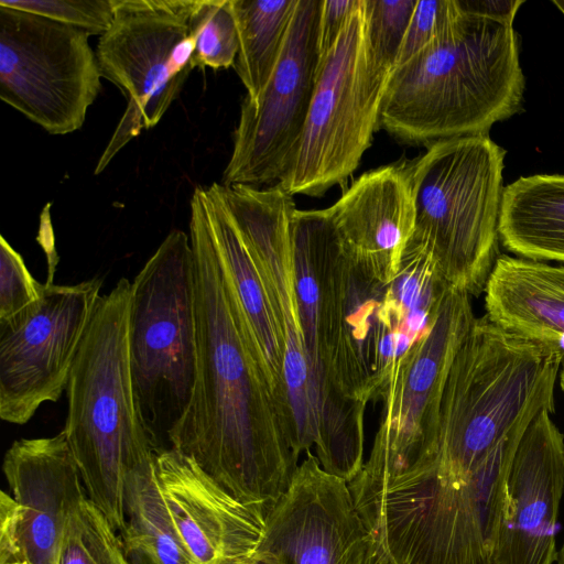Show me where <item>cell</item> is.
Returning a JSON list of instances; mask_svg holds the SVG:
<instances>
[{
    "mask_svg": "<svg viewBox=\"0 0 564 564\" xmlns=\"http://www.w3.org/2000/svg\"><path fill=\"white\" fill-rule=\"evenodd\" d=\"M197 370L192 403L172 448L267 519L301 454L293 411L276 398L223 267L205 187L191 198Z\"/></svg>",
    "mask_w": 564,
    "mask_h": 564,
    "instance_id": "obj_1",
    "label": "cell"
},
{
    "mask_svg": "<svg viewBox=\"0 0 564 564\" xmlns=\"http://www.w3.org/2000/svg\"><path fill=\"white\" fill-rule=\"evenodd\" d=\"M292 245L308 370L312 447L328 473L364 464L365 413L382 399L409 341L398 330L388 284L347 253L325 209H295Z\"/></svg>",
    "mask_w": 564,
    "mask_h": 564,
    "instance_id": "obj_2",
    "label": "cell"
},
{
    "mask_svg": "<svg viewBox=\"0 0 564 564\" xmlns=\"http://www.w3.org/2000/svg\"><path fill=\"white\" fill-rule=\"evenodd\" d=\"M552 365L516 425L465 479L431 474L348 482L372 552L391 564H492L507 506V480L527 426L554 409Z\"/></svg>",
    "mask_w": 564,
    "mask_h": 564,
    "instance_id": "obj_3",
    "label": "cell"
},
{
    "mask_svg": "<svg viewBox=\"0 0 564 564\" xmlns=\"http://www.w3.org/2000/svg\"><path fill=\"white\" fill-rule=\"evenodd\" d=\"M524 76L513 23L465 13L394 67L379 127L408 143L488 134L521 109Z\"/></svg>",
    "mask_w": 564,
    "mask_h": 564,
    "instance_id": "obj_4",
    "label": "cell"
},
{
    "mask_svg": "<svg viewBox=\"0 0 564 564\" xmlns=\"http://www.w3.org/2000/svg\"><path fill=\"white\" fill-rule=\"evenodd\" d=\"M130 301L127 278L101 295L70 370L63 430L88 499L119 535L127 480L155 458L131 377Z\"/></svg>",
    "mask_w": 564,
    "mask_h": 564,
    "instance_id": "obj_5",
    "label": "cell"
},
{
    "mask_svg": "<svg viewBox=\"0 0 564 564\" xmlns=\"http://www.w3.org/2000/svg\"><path fill=\"white\" fill-rule=\"evenodd\" d=\"M506 151L488 134L446 139L406 165L415 207L411 241L442 278L478 296L498 254Z\"/></svg>",
    "mask_w": 564,
    "mask_h": 564,
    "instance_id": "obj_6",
    "label": "cell"
},
{
    "mask_svg": "<svg viewBox=\"0 0 564 564\" xmlns=\"http://www.w3.org/2000/svg\"><path fill=\"white\" fill-rule=\"evenodd\" d=\"M129 358L139 413L156 452L171 449L196 382L189 235L172 230L131 282Z\"/></svg>",
    "mask_w": 564,
    "mask_h": 564,
    "instance_id": "obj_7",
    "label": "cell"
},
{
    "mask_svg": "<svg viewBox=\"0 0 564 564\" xmlns=\"http://www.w3.org/2000/svg\"><path fill=\"white\" fill-rule=\"evenodd\" d=\"M563 358V351L510 333L486 315L475 317L446 378L434 464L419 474L465 479L516 425L549 368Z\"/></svg>",
    "mask_w": 564,
    "mask_h": 564,
    "instance_id": "obj_8",
    "label": "cell"
},
{
    "mask_svg": "<svg viewBox=\"0 0 564 564\" xmlns=\"http://www.w3.org/2000/svg\"><path fill=\"white\" fill-rule=\"evenodd\" d=\"M391 73L376 66L359 0L335 45L318 64L305 127L278 183L292 195L322 196L358 167L379 127Z\"/></svg>",
    "mask_w": 564,
    "mask_h": 564,
    "instance_id": "obj_9",
    "label": "cell"
},
{
    "mask_svg": "<svg viewBox=\"0 0 564 564\" xmlns=\"http://www.w3.org/2000/svg\"><path fill=\"white\" fill-rule=\"evenodd\" d=\"M197 0H113L115 18L96 56L102 77L127 108L95 169L100 174L142 130L156 126L178 97L192 66L188 20Z\"/></svg>",
    "mask_w": 564,
    "mask_h": 564,
    "instance_id": "obj_10",
    "label": "cell"
},
{
    "mask_svg": "<svg viewBox=\"0 0 564 564\" xmlns=\"http://www.w3.org/2000/svg\"><path fill=\"white\" fill-rule=\"evenodd\" d=\"M474 319L470 295L449 286L429 332L392 368L369 458L355 478L386 480L433 466L446 378Z\"/></svg>",
    "mask_w": 564,
    "mask_h": 564,
    "instance_id": "obj_11",
    "label": "cell"
},
{
    "mask_svg": "<svg viewBox=\"0 0 564 564\" xmlns=\"http://www.w3.org/2000/svg\"><path fill=\"white\" fill-rule=\"evenodd\" d=\"M90 35L0 7V98L50 134L80 129L102 77Z\"/></svg>",
    "mask_w": 564,
    "mask_h": 564,
    "instance_id": "obj_12",
    "label": "cell"
},
{
    "mask_svg": "<svg viewBox=\"0 0 564 564\" xmlns=\"http://www.w3.org/2000/svg\"><path fill=\"white\" fill-rule=\"evenodd\" d=\"M102 279L43 284L40 300L0 323V417L25 424L44 402L66 391Z\"/></svg>",
    "mask_w": 564,
    "mask_h": 564,
    "instance_id": "obj_13",
    "label": "cell"
},
{
    "mask_svg": "<svg viewBox=\"0 0 564 564\" xmlns=\"http://www.w3.org/2000/svg\"><path fill=\"white\" fill-rule=\"evenodd\" d=\"M323 0H299L280 59L261 91L245 97L223 185L278 184L301 140L318 72Z\"/></svg>",
    "mask_w": 564,
    "mask_h": 564,
    "instance_id": "obj_14",
    "label": "cell"
},
{
    "mask_svg": "<svg viewBox=\"0 0 564 564\" xmlns=\"http://www.w3.org/2000/svg\"><path fill=\"white\" fill-rule=\"evenodd\" d=\"M219 192L256 263L275 313L284 347V373L300 451H311L308 370L292 245V217L296 209L293 195L279 184L267 188L220 184Z\"/></svg>",
    "mask_w": 564,
    "mask_h": 564,
    "instance_id": "obj_15",
    "label": "cell"
},
{
    "mask_svg": "<svg viewBox=\"0 0 564 564\" xmlns=\"http://www.w3.org/2000/svg\"><path fill=\"white\" fill-rule=\"evenodd\" d=\"M371 536L345 479L306 451L257 546L282 564H368Z\"/></svg>",
    "mask_w": 564,
    "mask_h": 564,
    "instance_id": "obj_16",
    "label": "cell"
},
{
    "mask_svg": "<svg viewBox=\"0 0 564 564\" xmlns=\"http://www.w3.org/2000/svg\"><path fill=\"white\" fill-rule=\"evenodd\" d=\"M542 409L527 426L507 480V506L492 564H553L564 489V436Z\"/></svg>",
    "mask_w": 564,
    "mask_h": 564,
    "instance_id": "obj_17",
    "label": "cell"
},
{
    "mask_svg": "<svg viewBox=\"0 0 564 564\" xmlns=\"http://www.w3.org/2000/svg\"><path fill=\"white\" fill-rule=\"evenodd\" d=\"M155 474L174 528L195 564H220L252 552L265 518L241 503L189 456L155 453Z\"/></svg>",
    "mask_w": 564,
    "mask_h": 564,
    "instance_id": "obj_18",
    "label": "cell"
},
{
    "mask_svg": "<svg viewBox=\"0 0 564 564\" xmlns=\"http://www.w3.org/2000/svg\"><path fill=\"white\" fill-rule=\"evenodd\" d=\"M2 470L20 507L23 561L56 564L66 520L87 497L64 432L14 441Z\"/></svg>",
    "mask_w": 564,
    "mask_h": 564,
    "instance_id": "obj_19",
    "label": "cell"
},
{
    "mask_svg": "<svg viewBox=\"0 0 564 564\" xmlns=\"http://www.w3.org/2000/svg\"><path fill=\"white\" fill-rule=\"evenodd\" d=\"M327 212L347 253L378 281L390 284L415 228L406 165L364 173Z\"/></svg>",
    "mask_w": 564,
    "mask_h": 564,
    "instance_id": "obj_20",
    "label": "cell"
},
{
    "mask_svg": "<svg viewBox=\"0 0 564 564\" xmlns=\"http://www.w3.org/2000/svg\"><path fill=\"white\" fill-rule=\"evenodd\" d=\"M484 292L492 323L564 352V263L499 256Z\"/></svg>",
    "mask_w": 564,
    "mask_h": 564,
    "instance_id": "obj_21",
    "label": "cell"
},
{
    "mask_svg": "<svg viewBox=\"0 0 564 564\" xmlns=\"http://www.w3.org/2000/svg\"><path fill=\"white\" fill-rule=\"evenodd\" d=\"M205 198L223 267L236 292L272 389L278 400L292 410L284 373L283 341L263 282L224 203L218 183L205 187Z\"/></svg>",
    "mask_w": 564,
    "mask_h": 564,
    "instance_id": "obj_22",
    "label": "cell"
},
{
    "mask_svg": "<svg viewBox=\"0 0 564 564\" xmlns=\"http://www.w3.org/2000/svg\"><path fill=\"white\" fill-rule=\"evenodd\" d=\"M498 231L521 258L564 263V174L521 176L506 186Z\"/></svg>",
    "mask_w": 564,
    "mask_h": 564,
    "instance_id": "obj_23",
    "label": "cell"
},
{
    "mask_svg": "<svg viewBox=\"0 0 564 564\" xmlns=\"http://www.w3.org/2000/svg\"><path fill=\"white\" fill-rule=\"evenodd\" d=\"M124 516L120 538L131 564H195L167 512L154 460L129 476Z\"/></svg>",
    "mask_w": 564,
    "mask_h": 564,
    "instance_id": "obj_24",
    "label": "cell"
},
{
    "mask_svg": "<svg viewBox=\"0 0 564 564\" xmlns=\"http://www.w3.org/2000/svg\"><path fill=\"white\" fill-rule=\"evenodd\" d=\"M299 0H230L239 48L234 68L254 101L282 54Z\"/></svg>",
    "mask_w": 564,
    "mask_h": 564,
    "instance_id": "obj_25",
    "label": "cell"
},
{
    "mask_svg": "<svg viewBox=\"0 0 564 564\" xmlns=\"http://www.w3.org/2000/svg\"><path fill=\"white\" fill-rule=\"evenodd\" d=\"M56 564H131L119 533L86 497L68 516Z\"/></svg>",
    "mask_w": 564,
    "mask_h": 564,
    "instance_id": "obj_26",
    "label": "cell"
},
{
    "mask_svg": "<svg viewBox=\"0 0 564 564\" xmlns=\"http://www.w3.org/2000/svg\"><path fill=\"white\" fill-rule=\"evenodd\" d=\"M188 28L195 40L193 69L234 66L239 40L230 0H197Z\"/></svg>",
    "mask_w": 564,
    "mask_h": 564,
    "instance_id": "obj_27",
    "label": "cell"
},
{
    "mask_svg": "<svg viewBox=\"0 0 564 564\" xmlns=\"http://www.w3.org/2000/svg\"><path fill=\"white\" fill-rule=\"evenodd\" d=\"M367 37L377 67L392 73L417 0H364Z\"/></svg>",
    "mask_w": 564,
    "mask_h": 564,
    "instance_id": "obj_28",
    "label": "cell"
},
{
    "mask_svg": "<svg viewBox=\"0 0 564 564\" xmlns=\"http://www.w3.org/2000/svg\"><path fill=\"white\" fill-rule=\"evenodd\" d=\"M0 7L36 14L100 36L115 18L113 0H0Z\"/></svg>",
    "mask_w": 564,
    "mask_h": 564,
    "instance_id": "obj_29",
    "label": "cell"
},
{
    "mask_svg": "<svg viewBox=\"0 0 564 564\" xmlns=\"http://www.w3.org/2000/svg\"><path fill=\"white\" fill-rule=\"evenodd\" d=\"M42 289L43 284L32 276L22 256L0 236V323L36 303Z\"/></svg>",
    "mask_w": 564,
    "mask_h": 564,
    "instance_id": "obj_30",
    "label": "cell"
},
{
    "mask_svg": "<svg viewBox=\"0 0 564 564\" xmlns=\"http://www.w3.org/2000/svg\"><path fill=\"white\" fill-rule=\"evenodd\" d=\"M462 14L463 10L458 0H417L399 52L395 67L405 63L434 42Z\"/></svg>",
    "mask_w": 564,
    "mask_h": 564,
    "instance_id": "obj_31",
    "label": "cell"
},
{
    "mask_svg": "<svg viewBox=\"0 0 564 564\" xmlns=\"http://www.w3.org/2000/svg\"><path fill=\"white\" fill-rule=\"evenodd\" d=\"M23 561L21 550V514L14 498L0 492V564Z\"/></svg>",
    "mask_w": 564,
    "mask_h": 564,
    "instance_id": "obj_32",
    "label": "cell"
},
{
    "mask_svg": "<svg viewBox=\"0 0 564 564\" xmlns=\"http://www.w3.org/2000/svg\"><path fill=\"white\" fill-rule=\"evenodd\" d=\"M359 0H323L318 23V64L335 45Z\"/></svg>",
    "mask_w": 564,
    "mask_h": 564,
    "instance_id": "obj_33",
    "label": "cell"
},
{
    "mask_svg": "<svg viewBox=\"0 0 564 564\" xmlns=\"http://www.w3.org/2000/svg\"><path fill=\"white\" fill-rule=\"evenodd\" d=\"M465 13L513 23L522 0H458Z\"/></svg>",
    "mask_w": 564,
    "mask_h": 564,
    "instance_id": "obj_34",
    "label": "cell"
},
{
    "mask_svg": "<svg viewBox=\"0 0 564 564\" xmlns=\"http://www.w3.org/2000/svg\"><path fill=\"white\" fill-rule=\"evenodd\" d=\"M220 564H282L281 561L270 552L256 549L252 552L228 558Z\"/></svg>",
    "mask_w": 564,
    "mask_h": 564,
    "instance_id": "obj_35",
    "label": "cell"
},
{
    "mask_svg": "<svg viewBox=\"0 0 564 564\" xmlns=\"http://www.w3.org/2000/svg\"><path fill=\"white\" fill-rule=\"evenodd\" d=\"M368 564H391L389 562H387L386 560L379 557L378 555H376L372 551H371V555H370V558H369V562Z\"/></svg>",
    "mask_w": 564,
    "mask_h": 564,
    "instance_id": "obj_36",
    "label": "cell"
},
{
    "mask_svg": "<svg viewBox=\"0 0 564 564\" xmlns=\"http://www.w3.org/2000/svg\"><path fill=\"white\" fill-rule=\"evenodd\" d=\"M556 562L557 564H564V543L562 544L561 550L557 552Z\"/></svg>",
    "mask_w": 564,
    "mask_h": 564,
    "instance_id": "obj_37",
    "label": "cell"
},
{
    "mask_svg": "<svg viewBox=\"0 0 564 564\" xmlns=\"http://www.w3.org/2000/svg\"><path fill=\"white\" fill-rule=\"evenodd\" d=\"M562 362H563V366H562L561 373H560V386L564 392V358H563Z\"/></svg>",
    "mask_w": 564,
    "mask_h": 564,
    "instance_id": "obj_38",
    "label": "cell"
},
{
    "mask_svg": "<svg viewBox=\"0 0 564 564\" xmlns=\"http://www.w3.org/2000/svg\"><path fill=\"white\" fill-rule=\"evenodd\" d=\"M553 3L564 14V0H554Z\"/></svg>",
    "mask_w": 564,
    "mask_h": 564,
    "instance_id": "obj_39",
    "label": "cell"
},
{
    "mask_svg": "<svg viewBox=\"0 0 564 564\" xmlns=\"http://www.w3.org/2000/svg\"><path fill=\"white\" fill-rule=\"evenodd\" d=\"M4 564H31V563L28 561H20V562L4 563Z\"/></svg>",
    "mask_w": 564,
    "mask_h": 564,
    "instance_id": "obj_40",
    "label": "cell"
}]
</instances>
